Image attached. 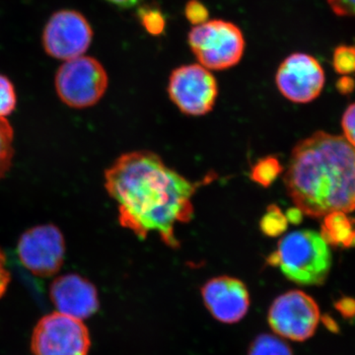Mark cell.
<instances>
[{"label": "cell", "instance_id": "cell-1", "mask_svg": "<svg viewBox=\"0 0 355 355\" xmlns=\"http://www.w3.org/2000/svg\"><path fill=\"white\" fill-rule=\"evenodd\" d=\"M193 183L148 150L123 154L105 171V189L116 203L121 227L140 240L158 234L166 246L179 249L175 230L195 214L193 198L207 181Z\"/></svg>", "mask_w": 355, "mask_h": 355}, {"label": "cell", "instance_id": "cell-2", "mask_svg": "<svg viewBox=\"0 0 355 355\" xmlns=\"http://www.w3.org/2000/svg\"><path fill=\"white\" fill-rule=\"evenodd\" d=\"M287 195L304 216L355 211V147L342 135L313 133L292 150L284 175Z\"/></svg>", "mask_w": 355, "mask_h": 355}, {"label": "cell", "instance_id": "cell-3", "mask_svg": "<svg viewBox=\"0 0 355 355\" xmlns=\"http://www.w3.org/2000/svg\"><path fill=\"white\" fill-rule=\"evenodd\" d=\"M268 266L279 268L287 279L303 286H322L333 265L330 247L321 234L298 230L279 240L275 251L266 259Z\"/></svg>", "mask_w": 355, "mask_h": 355}, {"label": "cell", "instance_id": "cell-4", "mask_svg": "<svg viewBox=\"0 0 355 355\" xmlns=\"http://www.w3.org/2000/svg\"><path fill=\"white\" fill-rule=\"evenodd\" d=\"M188 41L198 62L209 70L228 69L239 64L246 46L241 29L219 19L195 26Z\"/></svg>", "mask_w": 355, "mask_h": 355}, {"label": "cell", "instance_id": "cell-5", "mask_svg": "<svg viewBox=\"0 0 355 355\" xmlns=\"http://www.w3.org/2000/svg\"><path fill=\"white\" fill-rule=\"evenodd\" d=\"M108 85V74L101 62L85 55L67 60L55 74L58 98L70 108L94 106L102 99Z\"/></svg>", "mask_w": 355, "mask_h": 355}, {"label": "cell", "instance_id": "cell-6", "mask_svg": "<svg viewBox=\"0 0 355 355\" xmlns=\"http://www.w3.org/2000/svg\"><path fill=\"white\" fill-rule=\"evenodd\" d=\"M90 333L81 320L53 312L40 319L33 331L34 355H88Z\"/></svg>", "mask_w": 355, "mask_h": 355}, {"label": "cell", "instance_id": "cell-7", "mask_svg": "<svg viewBox=\"0 0 355 355\" xmlns=\"http://www.w3.org/2000/svg\"><path fill=\"white\" fill-rule=\"evenodd\" d=\"M167 91L182 113L200 116L214 108L218 85L209 69L200 64H187L173 70Z\"/></svg>", "mask_w": 355, "mask_h": 355}, {"label": "cell", "instance_id": "cell-8", "mask_svg": "<svg viewBox=\"0 0 355 355\" xmlns=\"http://www.w3.org/2000/svg\"><path fill=\"white\" fill-rule=\"evenodd\" d=\"M321 312L304 291H289L275 298L268 310V324L280 338L304 342L314 335Z\"/></svg>", "mask_w": 355, "mask_h": 355}, {"label": "cell", "instance_id": "cell-9", "mask_svg": "<svg viewBox=\"0 0 355 355\" xmlns=\"http://www.w3.org/2000/svg\"><path fill=\"white\" fill-rule=\"evenodd\" d=\"M17 254L22 266L35 277H53L64 263V235L53 224L28 229L18 241Z\"/></svg>", "mask_w": 355, "mask_h": 355}, {"label": "cell", "instance_id": "cell-10", "mask_svg": "<svg viewBox=\"0 0 355 355\" xmlns=\"http://www.w3.org/2000/svg\"><path fill=\"white\" fill-rule=\"evenodd\" d=\"M92 40L90 23L83 13L73 9H62L53 13L42 34L46 55L64 62L85 55Z\"/></svg>", "mask_w": 355, "mask_h": 355}, {"label": "cell", "instance_id": "cell-11", "mask_svg": "<svg viewBox=\"0 0 355 355\" xmlns=\"http://www.w3.org/2000/svg\"><path fill=\"white\" fill-rule=\"evenodd\" d=\"M326 76L319 60L308 53H295L280 64L275 76L277 89L295 104L316 100L323 91Z\"/></svg>", "mask_w": 355, "mask_h": 355}, {"label": "cell", "instance_id": "cell-12", "mask_svg": "<svg viewBox=\"0 0 355 355\" xmlns=\"http://www.w3.org/2000/svg\"><path fill=\"white\" fill-rule=\"evenodd\" d=\"M202 296L210 314L223 324L238 323L249 311V291L236 277L222 275L209 279L202 287Z\"/></svg>", "mask_w": 355, "mask_h": 355}, {"label": "cell", "instance_id": "cell-13", "mask_svg": "<svg viewBox=\"0 0 355 355\" xmlns=\"http://www.w3.org/2000/svg\"><path fill=\"white\" fill-rule=\"evenodd\" d=\"M50 298L58 312L76 319H88L99 309V296L94 284L76 273L53 279Z\"/></svg>", "mask_w": 355, "mask_h": 355}, {"label": "cell", "instance_id": "cell-14", "mask_svg": "<svg viewBox=\"0 0 355 355\" xmlns=\"http://www.w3.org/2000/svg\"><path fill=\"white\" fill-rule=\"evenodd\" d=\"M320 234L329 246L355 247V220L345 212H331L324 216Z\"/></svg>", "mask_w": 355, "mask_h": 355}, {"label": "cell", "instance_id": "cell-15", "mask_svg": "<svg viewBox=\"0 0 355 355\" xmlns=\"http://www.w3.org/2000/svg\"><path fill=\"white\" fill-rule=\"evenodd\" d=\"M282 173H284V169L279 159L275 156H266L259 159L257 163H254L250 176L254 183L263 188H268L277 181Z\"/></svg>", "mask_w": 355, "mask_h": 355}, {"label": "cell", "instance_id": "cell-16", "mask_svg": "<svg viewBox=\"0 0 355 355\" xmlns=\"http://www.w3.org/2000/svg\"><path fill=\"white\" fill-rule=\"evenodd\" d=\"M248 355H293V352L280 336L263 334L254 338Z\"/></svg>", "mask_w": 355, "mask_h": 355}, {"label": "cell", "instance_id": "cell-17", "mask_svg": "<svg viewBox=\"0 0 355 355\" xmlns=\"http://www.w3.org/2000/svg\"><path fill=\"white\" fill-rule=\"evenodd\" d=\"M12 125L6 119H0V180L10 170L14 156Z\"/></svg>", "mask_w": 355, "mask_h": 355}, {"label": "cell", "instance_id": "cell-18", "mask_svg": "<svg viewBox=\"0 0 355 355\" xmlns=\"http://www.w3.org/2000/svg\"><path fill=\"white\" fill-rule=\"evenodd\" d=\"M287 227H288V221H287L286 214L277 205H268L265 214L261 218V232L268 237H279L286 232Z\"/></svg>", "mask_w": 355, "mask_h": 355}, {"label": "cell", "instance_id": "cell-19", "mask_svg": "<svg viewBox=\"0 0 355 355\" xmlns=\"http://www.w3.org/2000/svg\"><path fill=\"white\" fill-rule=\"evenodd\" d=\"M333 67L340 76H352L355 73V46L340 44L333 53Z\"/></svg>", "mask_w": 355, "mask_h": 355}, {"label": "cell", "instance_id": "cell-20", "mask_svg": "<svg viewBox=\"0 0 355 355\" xmlns=\"http://www.w3.org/2000/svg\"><path fill=\"white\" fill-rule=\"evenodd\" d=\"M139 18L142 27L153 36H160L166 29V18L157 8L141 7L139 10Z\"/></svg>", "mask_w": 355, "mask_h": 355}, {"label": "cell", "instance_id": "cell-21", "mask_svg": "<svg viewBox=\"0 0 355 355\" xmlns=\"http://www.w3.org/2000/svg\"><path fill=\"white\" fill-rule=\"evenodd\" d=\"M17 105V95L13 83L0 74V119H6L13 113Z\"/></svg>", "mask_w": 355, "mask_h": 355}, {"label": "cell", "instance_id": "cell-22", "mask_svg": "<svg viewBox=\"0 0 355 355\" xmlns=\"http://www.w3.org/2000/svg\"><path fill=\"white\" fill-rule=\"evenodd\" d=\"M184 12L191 24L198 26L209 21V9L200 0H189L184 6Z\"/></svg>", "mask_w": 355, "mask_h": 355}, {"label": "cell", "instance_id": "cell-23", "mask_svg": "<svg viewBox=\"0 0 355 355\" xmlns=\"http://www.w3.org/2000/svg\"><path fill=\"white\" fill-rule=\"evenodd\" d=\"M343 137L355 147V103L349 105L342 119Z\"/></svg>", "mask_w": 355, "mask_h": 355}, {"label": "cell", "instance_id": "cell-24", "mask_svg": "<svg viewBox=\"0 0 355 355\" xmlns=\"http://www.w3.org/2000/svg\"><path fill=\"white\" fill-rule=\"evenodd\" d=\"M333 12L342 17H355V0H327Z\"/></svg>", "mask_w": 355, "mask_h": 355}, {"label": "cell", "instance_id": "cell-25", "mask_svg": "<svg viewBox=\"0 0 355 355\" xmlns=\"http://www.w3.org/2000/svg\"><path fill=\"white\" fill-rule=\"evenodd\" d=\"M10 280L11 275L9 270H7L6 256L0 250V298L6 294Z\"/></svg>", "mask_w": 355, "mask_h": 355}, {"label": "cell", "instance_id": "cell-26", "mask_svg": "<svg viewBox=\"0 0 355 355\" xmlns=\"http://www.w3.org/2000/svg\"><path fill=\"white\" fill-rule=\"evenodd\" d=\"M355 88V81L350 76H343L336 81V89L343 95L350 94Z\"/></svg>", "mask_w": 355, "mask_h": 355}, {"label": "cell", "instance_id": "cell-27", "mask_svg": "<svg viewBox=\"0 0 355 355\" xmlns=\"http://www.w3.org/2000/svg\"><path fill=\"white\" fill-rule=\"evenodd\" d=\"M303 216L304 214H302L300 209H297V207H294L292 209H289L287 210L286 216L287 218V221L288 223L292 224H299L302 221Z\"/></svg>", "mask_w": 355, "mask_h": 355}, {"label": "cell", "instance_id": "cell-28", "mask_svg": "<svg viewBox=\"0 0 355 355\" xmlns=\"http://www.w3.org/2000/svg\"><path fill=\"white\" fill-rule=\"evenodd\" d=\"M109 2L112 6L119 7V8L128 9L133 6H137L142 0H105Z\"/></svg>", "mask_w": 355, "mask_h": 355}]
</instances>
